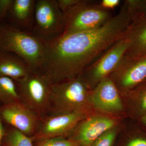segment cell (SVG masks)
Here are the masks:
<instances>
[{"mask_svg":"<svg viewBox=\"0 0 146 146\" xmlns=\"http://www.w3.org/2000/svg\"><path fill=\"white\" fill-rule=\"evenodd\" d=\"M127 47L124 37L116 42L82 72L81 75L91 89L109 76L122 59Z\"/></svg>","mask_w":146,"mask_h":146,"instance_id":"30bf717a","label":"cell"},{"mask_svg":"<svg viewBox=\"0 0 146 146\" xmlns=\"http://www.w3.org/2000/svg\"><path fill=\"white\" fill-rule=\"evenodd\" d=\"M63 13L57 0H37L32 32L44 41L59 36L62 32Z\"/></svg>","mask_w":146,"mask_h":146,"instance_id":"8992f818","label":"cell"},{"mask_svg":"<svg viewBox=\"0 0 146 146\" xmlns=\"http://www.w3.org/2000/svg\"><path fill=\"white\" fill-rule=\"evenodd\" d=\"M63 14L61 34L98 28L106 23L114 16L111 11L103 8L100 2L89 0H80Z\"/></svg>","mask_w":146,"mask_h":146,"instance_id":"277c9868","label":"cell"},{"mask_svg":"<svg viewBox=\"0 0 146 146\" xmlns=\"http://www.w3.org/2000/svg\"><path fill=\"white\" fill-rule=\"evenodd\" d=\"M90 101L97 112L118 117L128 118L119 91L109 77L92 89Z\"/></svg>","mask_w":146,"mask_h":146,"instance_id":"9c48e42d","label":"cell"},{"mask_svg":"<svg viewBox=\"0 0 146 146\" xmlns=\"http://www.w3.org/2000/svg\"><path fill=\"white\" fill-rule=\"evenodd\" d=\"M33 70H34L17 55L0 51V76L18 80L25 77Z\"/></svg>","mask_w":146,"mask_h":146,"instance_id":"2e32d148","label":"cell"},{"mask_svg":"<svg viewBox=\"0 0 146 146\" xmlns=\"http://www.w3.org/2000/svg\"><path fill=\"white\" fill-rule=\"evenodd\" d=\"M121 94L128 118L138 120L146 113V82Z\"/></svg>","mask_w":146,"mask_h":146,"instance_id":"9a60e30c","label":"cell"},{"mask_svg":"<svg viewBox=\"0 0 146 146\" xmlns=\"http://www.w3.org/2000/svg\"><path fill=\"white\" fill-rule=\"evenodd\" d=\"M5 133V126L4 125V123L0 117V146L2 145V143L4 136Z\"/></svg>","mask_w":146,"mask_h":146,"instance_id":"484cf974","label":"cell"},{"mask_svg":"<svg viewBox=\"0 0 146 146\" xmlns=\"http://www.w3.org/2000/svg\"><path fill=\"white\" fill-rule=\"evenodd\" d=\"M125 118L95 111L79 123L68 138L78 146H91L102 134L120 124Z\"/></svg>","mask_w":146,"mask_h":146,"instance_id":"52a82bcc","label":"cell"},{"mask_svg":"<svg viewBox=\"0 0 146 146\" xmlns=\"http://www.w3.org/2000/svg\"><path fill=\"white\" fill-rule=\"evenodd\" d=\"M131 13L146 19V0H127L125 1Z\"/></svg>","mask_w":146,"mask_h":146,"instance_id":"7402d4cb","label":"cell"},{"mask_svg":"<svg viewBox=\"0 0 146 146\" xmlns=\"http://www.w3.org/2000/svg\"><path fill=\"white\" fill-rule=\"evenodd\" d=\"M137 121L140 125L143 126L144 127L146 128V113L137 120Z\"/></svg>","mask_w":146,"mask_h":146,"instance_id":"4316f807","label":"cell"},{"mask_svg":"<svg viewBox=\"0 0 146 146\" xmlns=\"http://www.w3.org/2000/svg\"><path fill=\"white\" fill-rule=\"evenodd\" d=\"M122 123L102 134L94 141L91 146H115L121 131Z\"/></svg>","mask_w":146,"mask_h":146,"instance_id":"ffe728a7","label":"cell"},{"mask_svg":"<svg viewBox=\"0 0 146 146\" xmlns=\"http://www.w3.org/2000/svg\"><path fill=\"white\" fill-rule=\"evenodd\" d=\"M146 82V79L145 80V81H144L143 82Z\"/></svg>","mask_w":146,"mask_h":146,"instance_id":"83f0119b","label":"cell"},{"mask_svg":"<svg viewBox=\"0 0 146 146\" xmlns=\"http://www.w3.org/2000/svg\"><path fill=\"white\" fill-rule=\"evenodd\" d=\"M2 145L3 146H34L31 137L7 125L5 126V133Z\"/></svg>","mask_w":146,"mask_h":146,"instance_id":"ac0fdd59","label":"cell"},{"mask_svg":"<svg viewBox=\"0 0 146 146\" xmlns=\"http://www.w3.org/2000/svg\"><path fill=\"white\" fill-rule=\"evenodd\" d=\"M109 77L120 94L130 91L146 79V55L137 57L124 56Z\"/></svg>","mask_w":146,"mask_h":146,"instance_id":"8fae6325","label":"cell"},{"mask_svg":"<svg viewBox=\"0 0 146 146\" xmlns=\"http://www.w3.org/2000/svg\"><path fill=\"white\" fill-rule=\"evenodd\" d=\"M20 100L42 118L46 116L52 84L37 70L14 80Z\"/></svg>","mask_w":146,"mask_h":146,"instance_id":"5b68a950","label":"cell"},{"mask_svg":"<svg viewBox=\"0 0 146 146\" xmlns=\"http://www.w3.org/2000/svg\"><path fill=\"white\" fill-rule=\"evenodd\" d=\"M120 3V0H102L100 2V4L105 9L111 11L119 5Z\"/></svg>","mask_w":146,"mask_h":146,"instance_id":"d4e9b609","label":"cell"},{"mask_svg":"<svg viewBox=\"0 0 146 146\" xmlns=\"http://www.w3.org/2000/svg\"><path fill=\"white\" fill-rule=\"evenodd\" d=\"M92 90L81 74L52 84L47 115L94 110L90 101Z\"/></svg>","mask_w":146,"mask_h":146,"instance_id":"3957f363","label":"cell"},{"mask_svg":"<svg viewBox=\"0 0 146 146\" xmlns=\"http://www.w3.org/2000/svg\"><path fill=\"white\" fill-rule=\"evenodd\" d=\"M95 110L78 111L58 115H46L42 118L36 133L31 137L33 143L54 137L68 138L79 123Z\"/></svg>","mask_w":146,"mask_h":146,"instance_id":"ba28073f","label":"cell"},{"mask_svg":"<svg viewBox=\"0 0 146 146\" xmlns=\"http://www.w3.org/2000/svg\"><path fill=\"white\" fill-rule=\"evenodd\" d=\"M0 117L29 137L36 133L42 118L21 101L0 106Z\"/></svg>","mask_w":146,"mask_h":146,"instance_id":"7c38bea8","label":"cell"},{"mask_svg":"<svg viewBox=\"0 0 146 146\" xmlns=\"http://www.w3.org/2000/svg\"><path fill=\"white\" fill-rule=\"evenodd\" d=\"M33 143L34 146H78L71 139L62 137L46 138Z\"/></svg>","mask_w":146,"mask_h":146,"instance_id":"44dd1931","label":"cell"},{"mask_svg":"<svg viewBox=\"0 0 146 146\" xmlns=\"http://www.w3.org/2000/svg\"><path fill=\"white\" fill-rule=\"evenodd\" d=\"M18 101L21 100L15 81L9 78L0 76V106Z\"/></svg>","mask_w":146,"mask_h":146,"instance_id":"d6986e66","label":"cell"},{"mask_svg":"<svg viewBox=\"0 0 146 146\" xmlns=\"http://www.w3.org/2000/svg\"><path fill=\"white\" fill-rule=\"evenodd\" d=\"M127 47L124 56L137 57L146 55V19L132 16V21L125 37Z\"/></svg>","mask_w":146,"mask_h":146,"instance_id":"4fadbf2b","label":"cell"},{"mask_svg":"<svg viewBox=\"0 0 146 146\" xmlns=\"http://www.w3.org/2000/svg\"><path fill=\"white\" fill-rule=\"evenodd\" d=\"M132 16L124 2L119 12L102 26L46 41L40 71L52 84L76 77L125 37Z\"/></svg>","mask_w":146,"mask_h":146,"instance_id":"6da1fadb","label":"cell"},{"mask_svg":"<svg viewBox=\"0 0 146 146\" xmlns=\"http://www.w3.org/2000/svg\"><path fill=\"white\" fill-rule=\"evenodd\" d=\"M13 0H0V24L5 21Z\"/></svg>","mask_w":146,"mask_h":146,"instance_id":"603a6c76","label":"cell"},{"mask_svg":"<svg viewBox=\"0 0 146 146\" xmlns=\"http://www.w3.org/2000/svg\"><path fill=\"white\" fill-rule=\"evenodd\" d=\"M35 0H13L4 22L32 32L34 24Z\"/></svg>","mask_w":146,"mask_h":146,"instance_id":"5bb4252c","label":"cell"},{"mask_svg":"<svg viewBox=\"0 0 146 146\" xmlns=\"http://www.w3.org/2000/svg\"><path fill=\"white\" fill-rule=\"evenodd\" d=\"M126 118L122 123L115 146H146V132L136 125L127 123Z\"/></svg>","mask_w":146,"mask_h":146,"instance_id":"e0dca14e","label":"cell"},{"mask_svg":"<svg viewBox=\"0 0 146 146\" xmlns=\"http://www.w3.org/2000/svg\"><path fill=\"white\" fill-rule=\"evenodd\" d=\"M80 0H57L58 6L62 13L70 9L78 3Z\"/></svg>","mask_w":146,"mask_h":146,"instance_id":"cb8c5ba5","label":"cell"},{"mask_svg":"<svg viewBox=\"0 0 146 146\" xmlns=\"http://www.w3.org/2000/svg\"><path fill=\"white\" fill-rule=\"evenodd\" d=\"M46 50V41L29 31L5 22L0 24V51L17 55L34 70H40Z\"/></svg>","mask_w":146,"mask_h":146,"instance_id":"7a4b0ae2","label":"cell"}]
</instances>
